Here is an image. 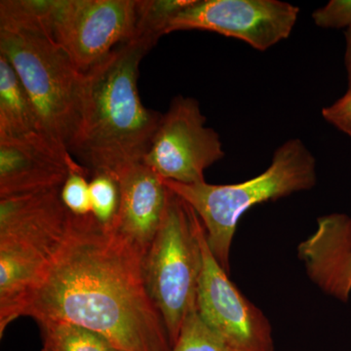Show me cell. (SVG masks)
Returning <instances> with one entry per match:
<instances>
[{
    "label": "cell",
    "instance_id": "6da1fadb",
    "mask_svg": "<svg viewBox=\"0 0 351 351\" xmlns=\"http://www.w3.org/2000/svg\"><path fill=\"white\" fill-rule=\"evenodd\" d=\"M144 257L93 215H73L66 239L22 316L86 328L119 351H170L167 329L145 284Z\"/></svg>",
    "mask_w": 351,
    "mask_h": 351
},
{
    "label": "cell",
    "instance_id": "7a4b0ae2",
    "mask_svg": "<svg viewBox=\"0 0 351 351\" xmlns=\"http://www.w3.org/2000/svg\"><path fill=\"white\" fill-rule=\"evenodd\" d=\"M151 46L138 39L120 44L83 73L80 113L69 152L90 172L117 180L143 162L162 113L143 105L138 66Z\"/></svg>",
    "mask_w": 351,
    "mask_h": 351
},
{
    "label": "cell",
    "instance_id": "3957f363",
    "mask_svg": "<svg viewBox=\"0 0 351 351\" xmlns=\"http://www.w3.org/2000/svg\"><path fill=\"white\" fill-rule=\"evenodd\" d=\"M60 189L0 198V336L17 318L61 248L71 217Z\"/></svg>",
    "mask_w": 351,
    "mask_h": 351
},
{
    "label": "cell",
    "instance_id": "277c9868",
    "mask_svg": "<svg viewBox=\"0 0 351 351\" xmlns=\"http://www.w3.org/2000/svg\"><path fill=\"white\" fill-rule=\"evenodd\" d=\"M166 188L195 210L204 226L210 250L228 274L240 219L251 208L309 191L317 184V163L300 138H290L274 152L262 174L239 184H181L163 180Z\"/></svg>",
    "mask_w": 351,
    "mask_h": 351
},
{
    "label": "cell",
    "instance_id": "5b68a950",
    "mask_svg": "<svg viewBox=\"0 0 351 351\" xmlns=\"http://www.w3.org/2000/svg\"><path fill=\"white\" fill-rule=\"evenodd\" d=\"M0 55L24 85L41 134L69 152L80 113L83 73L50 34L39 29H0Z\"/></svg>",
    "mask_w": 351,
    "mask_h": 351
},
{
    "label": "cell",
    "instance_id": "8992f818",
    "mask_svg": "<svg viewBox=\"0 0 351 351\" xmlns=\"http://www.w3.org/2000/svg\"><path fill=\"white\" fill-rule=\"evenodd\" d=\"M201 228L195 210L168 189L162 219L144 257V274L171 346L189 315L197 311L203 269Z\"/></svg>",
    "mask_w": 351,
    "mask_h": 351
},
{
    "label": "cell",
    "instance_id": "52a82bcc",
    "mask_svg": "<svg viewBox=\"0 0 351 351\" xmlns=\"http://www.w3.org/2000/svg\"><path fill=\"white\" fill-rule=\"evenodd\" d=\"M205 123L195 99L175 97L143 163L163 180L186 184L205 182L204 171L226 154L219 134Z\"/></svg>",
    "mask_w": 351,
    "mask_h": 351
},
{
    "label": "cell",
    "instance_id": "ba28073f",
    "mask_svg": "<svg viewBox=\"0 0 351 351\" xmlns=\"http://www.w3.org/2000/svg\"><path fill=\"white\" fill-rule=\"evenodd\" d=\"M300 8L280 0H193L176 15L167 34L206 31L267 51L292 34Z\"/></svg>",
    "mask_w": 351,
    "mask_h": 351
},
{
    "label": "cell",
    "instance_id": "9c48e42d",
    "mask_svg": "<svg viewBox=\"0 0 351 351\" xmlns=\"http://www.w3.org/2000/svg\"><path fill=\"white\" fill-rule=\"evenodd\" d=\"M203 269L197 295V313L233 351H276L271 324L230 280L214 257L200 230Z\"/></svg>",
    "mask_w": 351,
    "mask_h": 351
},
{
    "label": "cell",
    "instance_id": "30bf717a",
    "mask_svg": "<svg viewBox=\"0 0 351 351\" xmlns=\"http://www.w3.org/2000/svg\"><path fill=\"white\" fill-rule=\"evenodd\" d=\"M137 0H61L53 38L86 73L135 34Z\"/></svg>",
    "mask_w": 351,
    "mask_h": 351
},
{
    "label": "cell",
    "instance_id": "8fae6325",
    "mask_svg": "<svg viewBox=\"0 0 351 351\" xmlns=\"http://www.w3.org/2000/svg\"><path fill=\"white\" fill-rule=\"evenodd\" d=\"M71 171H89L43 134L0 136V198L61 189Z\"/></svg>",
    "mask_w": 351,
    "mask_h": 351
},
{
    "label": "cell",
    "instance_id": "7c38bea8",
    "mask_svg": "<svg viewBox=\"0 0 351 351\" xmlns=\"http://www.w3.org/2000/svg\"><path fill=\"white\" fill-rule=\"evenodd\" d=\"M309 279L323 293L346 302L351 293V218L330 214L317 219L315 232L298 246Z\"/></svg>",
    "mask_w": 351,
    "mask_h": 351
},
{
    "label": "cell",
    "instance_id": "4fadbf2b",
    "mask_svg": "<svg viewBox=\"0 0 351 351\" xmlns=\"http://www.w3.org/2000/svg\"><path fill=\"white\" fill-rule=\"evenodd\" d=\"M117 182L119 207L112 228L145 255L162 219L168 189L143 162L127 168Z\"/></svg>",
    "mask_w": 351,
    "mask_h": 351
},
{
    "label": "cell",
    "instance_id": "5bb4252c",
    "mask_svg": "<svg viewBox=\"0 0 351 351\" xmlns=\"http://www.w3.org/2000/svg\"><path fill=\"white\" fill-rule=\"evenodd\" d=\"M41 134L38 117L19 76L0 55V136Z\"/></svg>",
    "mask_w": 351,
    "mask_h": 351
},
{
    "label": "cell",
    "instance_id": "9a60e30c",
    "mask_svg": "<svg viewBox=\"0 0 351 351\" xmlns=\"http://www.w3.org/2000/svg\"><path fill=\"white\" fill-rule=\"evenodd\" d=\"M61 0H1L0 29H39L52 36Z\"/></svg>",
    "mask_w": 351,
    "mask_h": 351
},
{
    "label": "cell",
    "instance_id": "2e32d148",
    "mask_svg": "<svg viewBox=\"0 0 351 351\" xmlns=\"http://www.w3.org/2000/svg\"><path fill=\"white\" fill-rule=\"evenodd\" d=\"M41 351H119L101 335L64 321L38 322Z\"/></svg>",
    "mask_w": 351,
    "mask_h": 351
},
{
    "label": "cell",
    "instance_id": "e0dca14e",
    "mask_svg": "<svg viewBox=\"0 0 351 351\" xmlns=\"http://www.w3.org/2000/svg\"><path fill=\"white\" fill-rule=\"evenodd\" d=\"M191 2L193 0H137L133 39L154 48L159 38L167 34L173 18Z\"/></svg>",
    "mask_w": 351,
    "mask_h": 351
},
{
    "label": "cell",
    "instance_id": "ac0fdd59",
    "mask_svg": "<svg viewBox=\"0 0 351 351\" xmlns=\"http://www.w3.org/2000/svg\"><path fill=\"white\" fill-rule=\"evenodd\" d=\"M170 351H233L225 339L201 318L197 311L184 321Z\"/></svg>",
    "mask_w": 351,
    "mask_h": 351
},
{
    "label": "cell",
    "instance_id": "d6986e66",
    "mask_svg": "<svg viewBox=\"0 0 351 351\" xmlns=\"http://www.w3.org/2000/svg\"><path fill=\"white\" fill-rule=\"evenodd\" d=\"M92 215L101 225L110 228L119 207V182L108 173H92L89 182Z\"/></svg>",
    "mask_w": 351,
    "mask_h": 351
},
{
    "label": "cell",
    "instance_id": "ffe728a7",
    "mask_svg": "<svg viewBox=\"0 0 351 351\" xmlns=\"http://www.w3.org/2000/svg\"><path fill=\"white\" fill-rule=\"evenodd\" d=\"M90 171H71L60 189V196L64 207L75 216L92 214L91 197L87 176Z\"/></svg>",
    "mask_w": 351,
    "mask_h": 351
},
{
    "label": "cell",
    "instance_id": "44dd1931",
    "mask_svg": "<svg viewBox=\"0 0 351 351\" xmlns=\"http://www.w3.org/2000/svg\"><path fill=\"white\" fill-rule=\"evenodd\" d=\"M313 19L322 29H350L351 0H332L314 11Z\"/></svg>",
    "mask_w": 351,
    "mask_h": 351
},
{
    "label": "cell",
    "instance_id": "7402d4cb",
    "mask_svg": "<svg viewBox=\"0 0 351 351\" xmlns=\"http://www.w3.org/2000/svg\"><path fill=\"white\" fill-rule=\"evenodd\" d=\"M325 121L351 138V90L332 105L323 108Z\"/></svg>",
    "mask_w": 351,
    "mask_h": 351
},
{
    "label": "cell",
    "instance_id": "603a6c76",
    "mask_svg": "<svg viewBox=\"0 0 351 351\" xmlns=\"http://www.w3.org/2000/svg\"><path fill=\"white\" fill-rule=\"evenodd\" d=\"M346 68L348 71V89L351 90V27L346 29Z\"/></svg>",
    "mask_w": 351,
    "mask_h": 351
}]
</instances>
